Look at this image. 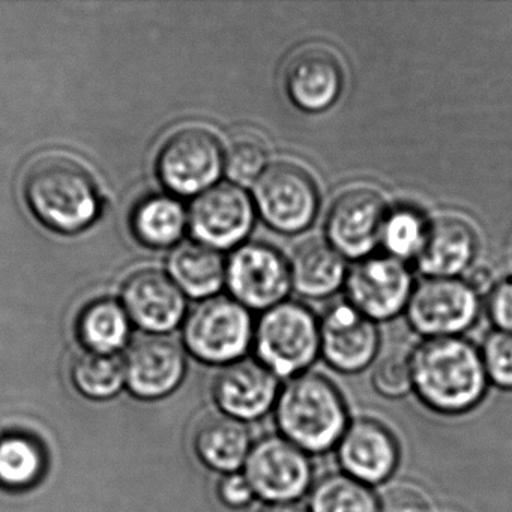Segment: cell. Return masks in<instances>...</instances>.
<instances>
[{
  "label": "cell",
  "mask_w": 512,
  "mask_h": 512,
  "mask_svg": "<svg viewBox=\"0 0 512 512\" xmlns=\"http://www.w3.org/2000/svg\"><path fill=\"white\" fill-rule=\"evenodd\" d=\"M413 388L430 409L463 413L487 389L481 353L460 337L428 338L410 355Z\"/></svg>",
  "instance_id": "obj_1"
},
{
  "label": "cell",
  "mask_w": 512,
  "mask_h": 512,
  "mask_svg": "<svg viewBox=\"0 0 512 512\" xmlns=\"http://www.w3.org/2000/svg\"><path fill=\"white\" fill-rule=\"evenodd\" d=\"M23 188L35 217L58 232H80L100 211L94 178L70 155H41L26 170Z\"/></svg>",
  "instance_id": "obj_2"
},
{
  "label": "cell",
  "mask_w": 512,
  "mask_h": 512,
  "mask_svg": "<svg viewBox=\"0 0 512 512\" xmlns=\"http://www.w3.org/2000/svg\"><path fill=\"white\" fill-rule=\"evenodd\" d=\"M277 424L284 439L304 452L329 451L347 430L343 398L319 374H299L290 380L275 403Z\"/></svg>",
  "instance_id": "obj_3"
},
{
  "label": "cell",
  "mask_w": 512,
  "mask_h": 512,
  "mask_svg": "<svg viewBox=\"0 0 512 512\" xmlns=\"http://www.w3.org/2000/svg\"><path fill=\"white\" fill-rule=\"evenodd\" d=\"M257 361L277 377L307 370L320 352V323L304 305L283 302L263 311L254 326Z\"/></svg>",
  "instance_id": "obj_4"
},
{
  "label": "cell",
  "mask_w": 512,
  "mask_h": 512,
  "mask_svg": "<svg viewBox=\"0 0 512 512\" xmlns=\"http://www.w3.org/2000/svg\"><path fill=\"white\" fill-rule=\"evenodd\" d=\"M254 208L275 232L296 235L316 220L319 212V188L313 176L290 161H278L266 167L253 184Z\"/></svg>",
  "instance_id": "obj_5"
},
{
  "label": "cell",
  "mask_w": 512,
  "mask_h": 512,
  "mask_svg": "<svg viewBox=\"0 0 512 512\" xmlns=\"http://www.w3.org/2000/svg\"><path fill=\"white\" fill-rule=\"evenodd\" d=\"M250 311L235 299L212 298L194 308L184 328L190 352L209 364H232L253 346Z\"/></svg>",
  "instance_id": "obj_6"
},
{
  "label": "cell",
  "mask_w": 512,
  "mask_h": 512,
  "mask_svg": "<svg viewBox=\"0 0 512 512\" xmlns=\"http://www.w3.org/2000/svg\"><path fill=\"white\" fill-rule=\"evenodd\" d=\"M407 319L427 338L457 337L470 328L481 311L478 289L460 278H425L413 289Z\"/></svg>",
  "instance_id": "obj_7"
},
{
  "label": "cell",
  "mask_w": 512,
  "mask_h": 512,
  "mask_svg": "<svg viewBox=\"0 0 512 512\" xmlns=\"http://www.w3.org/2000/svg\"><path fill=\"white\" fill-rule=\"evenodd\" d=\"M224 169L220 140L203 127L175 131L158 155V173L167 188L181 194L203 193L214 187Z\"/></svg>",
  "instance_id": "obj_8"
},
{
  "label": "cell",
  "mask_w": 512,
  "mask_h": 512,
  "mask_svg": "<svg viewBox=\"0 0 512 512\" xmlns=\"http://www.w3.org/2000/svg\"><path fill=\"white\" fill-rule=\"evenodd\" d=\"M226 283L242 307L269 310L283 304L292 289L289 260L271 245H241L227 262Z\"/></svg>",
  "instance_id": "obj_9"
},
{
  "label": "cell",
  "mask_w": 512,
  "mask_h": 512,
  "mask_svg": "<svg viewBox=\"0 0 512 512\" xmlns=\"http://www.w3.org/2000/svg\"><path fill=\"white\" fill-rule=\"evenodd\" d=\"M244 475L254 496L269 503H293L310 488L313 467L307 452L284 437L269 436L251 448Z\"/></svg>",
  "instance_id": "obj_10"
},
{
  "label": "cell",
  "mask_w": 512,
  "mask_h": 512,
  "mask_svg": "<svg viewBox=\"0 0 512 512\" xmlns=\"http://www.w3.org/2000/svg\"><path fill=\"white\" fill-rule=\"evenodd\" d=\"M389 209L379 191L353 187L332 202L326 217V241L343 257L365 259L380 244Z\"/></svg>",
  "instance_id": "obj_11"
},
{
  "label": "cell",
  "mask_w": 512,
  "mask_h": 512,
  "mask_svg": "<svg viewBox=\"0 0 512 512\" xmlns=\"http://www.w3.org/2000/svg\"><path fill=\"white\" fill-rule=\"evenodd\" d=\"M349 304L371 320H388L409 304L413 280L406 263L395 257L368 256L347 272Z\"/></svg>",
  "instance_id": "obj_12"
},
{
  "label": "cell",
  "mask_w": 512,
  "mask_h": 512,
  "mask_svg": "<svg viewBox=\"0 0 512 512\" xmlns=\"http://www.w3.org/2000/svg\"><path fill=\"white\" fill-rule=\"evenodd\" d=\"M256 214L253 199L239 185H214L194 200L190 226L200 244L229 250L248 238Z\"/></svg>",
  "instance_id": "obj_13"
},
{
  "label": "cell",
  "mask_w": 512,
  "mask_h": 512,
  "mask_svg": "<svg viewBox=\"0 0 512 512\" xmlns=\"http://www.w3.org/2000/svg\"><path fill=\"white\" fill-rule=\"evenodd\" d=\"M343 85V67L326 47L296 50L284 70L287 97L302 112L322 113L331 109L340 98Z\"/></svg>",
  "instance_id": "obj_14"
},
{
  "label": "cell",
  "mask_w": 512,
  "mask_h": 512,
  "mask_svg": "<svg viewBox=\"0 0 512 512\" xmlns=\"http://www.w3.org/2000/svg\"><path fill=\"white\" fill-rule=\"evenodd\" d=\"M379 349L374 320L350 304L326 311L320 322V350L326 362L343 373H358L373 362Z\"/></svg>",
  "instance_id": "obj_15"
},
{
  "label": "cell",
  "mask_w": 512,
  "mask_h": 512,
  "mask_svg": "<svg viewBox=\"0 0 512 512\" xmlns=\"http://www.w3.org/2000/svg\"><path fill=\"white\" fill-rule=\"evenodd\" d=\"M278 395V377L254 359L232 362L215 377V403L224 415L241 422L262 418Z\"/></svg>",
  "instance_id": "obj_16"
},
{
  "label": "cell",
  "mask_w": 512,
  "mask_h": 512,
  "mask_svg": "<svg viewBox=\"0 0 512 512\" xmlns=\"http://www.w3.org/2000/svg\"><path fill=\"white\" fill-rule=\"evenodd\" d=\"M338 460L350 478L365 485L380 484L397 467V443L382 425L359 419L347 427L338 442Z\"/></svg>",
  "instance_id": "obj_17"
},
{
  "label": "cell",
  "mask_w": 512,
  "mask_h": 512,
  "mask_svg": "<svg viewBox=\"0 0 512 512\" xmlns=\"http://www.w3.org/2000/svg\"><path fill=\"white\" fill-rule=\"evenodd\" d=\"M122 298L131 319L146 331L166 332L181 322L185 299L164 272L140 269L125 281Z\"/></svg>",
  "instance_id": "obj_18"
},
{
  "label": "cell",
  "mask_w": 512,
  "mask_h": 512,
  "mask_svg": "<svg viewBox=\"0 0 512 512\" xmlns=\"http://www.w3.org/2000/svg\"><path fill=\"white\" fill-rule=\"evenodd\" d=\"M185 358L181 347L166 337L134 341L125 358V374L131 391L142 398H160L181 383Z\"/></svg>",
  "instance_id": "obj_19"
},
{
  "label": "cell",
  "mask_w": 512,
  "mask_h": 512,
  "mask_svg": "<svg viewBox=\"0 0 512 512\" xmlns=\"http://www.w3.org/2000/svg\"><path fill=\"white\" fill-rule=\"evenodd\" d=\"M478 253V236L469 221L457 215H440L428 223L424 247L416 257L427 278H458Z\"/></svg>",
  "instance_id": "obj_20"
},
{
  "label": "cell",
  "mask_w": 512,
  "mask_h": 512,
  "mask_svg": "<svg viewBox=\"0 0 512 512\" xmlns=\"http://www.w3.org/2000/svg\"><path fill=\"white\" fill-rule=\"evenodd\" d=\"M292 287L305 298L322 299L337 292L347 278L346 257L325 239H307L289 260Z\"/></svg>",
  "instance_id": "obj_21"
},
{
  "label": "cell",
  "mask_w": 512,
  "mask_h": 512,
  "mask_svg": "<svg viewBox=\"0 0 512 512\" xmlns=\"http://www.w3.org/2000/svg\"><path fill=\"white\" fill-rule=\"evenodd\" d=\"M251 437L244 422L220 413L200 422L194 434V449L200 460L218 472L235 473L250 454Z\"/></svg>",
  "instance_id": "obj_22"
},
{
  "label": "cell",
  "mask_w": 512,
  "mask_h": 512,
  "mask_svg": "<svg viewBox=\"0 0 512 512\" xmlns=\"http://www.w3.org/2000/svg\"><path fill=\"white\" fill-rule=\"evenodd\" d=\"M170 271L176 283L193 298H208L226 283V263L214 248L203 244H184L173 253Z\"/></svg>",
  "instance_id": "obj_23"
},
{
  "label": "cell",
  "mask_w": 512,
  "mask_h": 512,
  "mask_svg": "<svg viewBox=\"0 0 512 512\" xmlns=\"http://www.w3.org/2000/svg\"><path fill=\"white\" fill-rule=\"evenodd\" d=\"M46 472V451L28 434H8L0 439V485L23 490L40 481Z\"/></svg>",
  "instance_id": "obj_24"
},
{
  "label": "cell",
  "mask_w": 512,
  "mask_h": 512,
  "mask_svg": "<svg viewBox=\"0 0 512 512\" xmlns=\"http://www.w3.org/2000/svg\"><path fill=\"white\" fill-rule=\"evenodd\" d=\"M128 332L127 314L113 301L92 302L77 320L80 341L91 352L115 353L124 346Z\"/></svg>",
  "instance_id": "obj_25"
},
{
  "label": "cell",
  "mask_w": 512,
  "mask_h": 512,
  "mask_svg": "<svg viewBox=\"0 0 512 512\" xmlns=\"http://www.w3.org/2000/svg\"><path fill=\"white\" fill-rule=\"evenodd\" d=\"M185 211L181 203L170 197L146 199L133 215V230L143 244L169 247L175 244L185 229Z\"/></svg>",
  "instance_id": "obj_26"
},
{
  "label": "cell",
  "mask_w": 512,
  "mask_h": 512,
  "mask_svg": "<svg viewBox=\"0 0 512 512\" xmlns=\"http://www.w3.org/2000/svg\"><path fill=\"white\" fill-rule=\"evenodd\" d=\"M71 377L83 395L104 400L118 394L127 380L125 361L116 353L86 350L74 359Z\"/></svg>",
  "instance_id": "obj_27"
},
{
  "label": "cell",
  "mask_w": 512,
  "mask_h": 512,
  "mask_svg": "<svg viewBox=\"0 0 512 512\" xmlns=\"http://www.w3.org/2000/svg\"><path fill=\"white\" fill-rule=\"evenodd\" d=\"M310 512H377L370 488L347 475H329L314 485Z\"/></svg>",
  "instance_id": "obj_28"
},
{
  "label": "cell",
  "mask_w": 512,
  "mask_h": 512,
  "mask_svg": "<svg viewBox=\"0 0 512 512\" xmlns=\"http://www.w3.org/2000/svg\"><path fill=\"white\" fill-rule=\"evenodd\" d=\"M428 221L412 208H398L389 211L382 227L380 244L388 256L406 262L415 259L424 247Z\"/></svg>",
  "instance_id": "obj_29"
},
{
  "label": "cell",
  "mask_w": 512,
  "mask_h": 512,
  "mask_svg": "<svg viewBox=\"0 0 512 512\" xmlns=\"http://www.w3.org/2000/svg\"><path fill=\"white\" fill-rule=\"evenodd\" d=\"M268 167L265 143L254 136H239L224 155V169L235 185H251Z\"/></svg>",
  "instance_id": "obj_30"
},
{
  "label": "cell",
  "mask_w": 512,
  "mask_h": 512,
  "mask_svg": "<svg viewBox=\"0 0 512 512\" xmlns=\"http://www.w3.org/2000/svg\"><path fill=\"white\" fill-rule=\"evenodd\" d=\"M482 362L488 379L503 389H512V334L491 332L482 346Z\"/></svg>",
  "instance_id": "obj_31"
},
{
  "label": "cell",
  "mask_w": 512,
  "mask_h": 512,
  "mask_svg": "<svg viewBox=\"0 0 512 512\" xmlns=\"http://www.w3.org/2000/svg\"><path fill=\"white\" fill-rule=\"evenodd\" d=\"M373 385L379 394L388 398L406 395L413 388L410 356L394 353L380 359L373 371Z\"/></svg>",
  "instance_id": "obj_32"
},
{
  "label": "cell",
  "mask_w": 512,
  "mask_h": 512,
  "mask_svg": "<svg viewBox=\"0 0 512 512\" xmlns=\"http://www.w3.org/2000/svg\"><path fill=\"white\" fill-rule=\"evenodd\" d=\"M377 512H431L427 494L412 482L389 484L377 500Z\"/></svg>",
  "instance_id": "obj_33"
},
{
  "label": "cell",
  "mask_w": 512,
  "mask_h": 512,
  "mask_svg": "<svg viewBox=\"0 0 512 512\" xmlns=\"http://www.w3.org/2000/svg\"><path fill=\"white\" fill-rule=\"evenodd\" d=\"M488 313L499 331L512 334V275L503 278L491 289Z\"/></svg>",
  "instance_id": "obj_34"
},
{
  "label": "cell",
  "mask_w": 512,
  "mask_h": 512,
  "mask_svg": "<svg viewBox=\"0 0 512 512\" xmlns=\"http://www.w3.org/2000/svg\"><path fill=\"white\" fill-rule=\"evenodd\" d=\"M218 496L230 508H244L254 499V491L244 473H227L218 485Z\"/></svg>",
  "instance_id": "obj_35"
},
{
  "label": "cell",
  "mask_w": 512,
  "mask_h": 512,
  "mask_svg": "<svg viewBox=\"0 0 512 512\" xmlns=\"http://www.w3.org/2000/svg\"><path fill=\"white\" fill-rule=\"evenodd\" d=\"M262 512H308L298 503H269Z\"/></svg>",
  "instance_id": "obj_36"
}]
</instances>
